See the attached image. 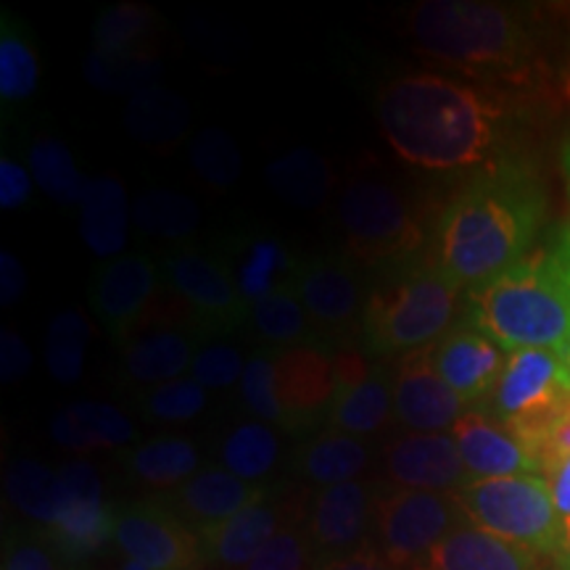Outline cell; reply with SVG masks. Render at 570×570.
Here are the masks:
<instances>
[{
    "label": "cell",
    "mask_w": 570,
    "mask_h": 570,
    "mask_svg": "<svg viewBox=\"0 0 570 570\" xmlns=\"http://www.w3.org/2000/svg\"><path fill=\"white\" fill-rule=\"evenodd\" d=\"M531 122L518 92L465 77L404 75L377 92V125L399 159L425 173H481L515 159Z\"/></svg>",
    "instance_id": "obj_1"
},
{
    "label": "cell",
    "mask_w": 570,
    "mask_h": 570,
    "mask_svg": "<svg viewBox=\"0 0 570 570\" xmlns=\"http://www.w3.org/2000/svg\"><path fill=\"white\" fill-rule=\"evenodd\" d=\"M547 217L531 161L508 159L473 173L431 227V262L465 294L529 256Z\"/></svg>",
    "instance_id": "obj_2"
},
{
    "label": "cell",
    "mask_w": 570,
    "mask_h": 570,
    "mask_svg": "<svg viewBox=\"0 0 570 570\" xmlns=\"http://www.w3.org/2000/svg\"><path fill=\"white\" fill-rule=\"evenodd\" d=\"M410 32L428 59L465 80L518 92L547 71L541 21L533 11L483 0H425L410 13Z\"/></svg>",
    "instance_id": "obj_3"
},
{
    "label": "cell",
    "mask_w": 570,
    "mask_h": 570,
    "mask_svg": "<svg viewBox=\"0 0 570 570\" xmlns=\"http://www.w3.org/2000/svg\"><path fill=\"white\" fill-rule=\"evenodd\" d=\"M465 323L508 354L518 348L562 352L570 344V225L483 288L470 291Z\"/></svg>",
    "instance_id": "obj_4"
},
{
    "label": "cell",
    "mask_w": 570,
    "mask_h": 570,
    "mask_svg": "<svg viewBox=\"0 0 570 570\" xmlns=\"http://www.w3.org/2000/svg\"><path fill=\"white\" fill-rule=\"evenodd\" d=\"M460 296V285L449 281L431 256L389 267V275L367 294L360 327L365 354L404 356L439 344L452 331Z\"/></svg>",
    "instance_id": "obj_5"
},
{
    "label": "cell",
    "mask_w": 570,
    "mask_h": 570,
    "mask_svg": "<svg viewBox=\"0 0 570 570\" xmlns=\"http://www.w3.org/2000/svg\"><path fill=\"white\" fill-rule=\"evenodd\" d=\"M346 248L365 267H396L415 259L428 230L415 198L383 177H354L338 198Z\"/></svg>",
    "instance_id": "obj_6"
},
{
    "label": "cell",
    "mask_w": 570,
    "mask_h": 570,
    "mask_svg": "<svg viewBox=\"0 0 570 570\" xmlns=\"http://www.w3.org/2000/svg\"><path fill=\"white\" fill-rule=\"evenodd\" d=\"M454 499L475 529L554 560L566 552L568 537L544 475L470 481Z\"/></svg>",
    "instance_id": "obj_7"
},
{
    "label": "cell",
    "mask_w": 570,
    "mask_h": 570,
    "mask_svg": "<svg viewBox=\"0 0 570 570\" xmlns=\"http://www.w3.org/2000/svg\"><path fill=\"white\" fill-rule=\"evenodd\" d=\"M568 394L570 373L562 352L518 348L508 354V365L483 412L508 425L537 460L541 441L566 412Z\"/></svg>",
    "instance_id": "obj_8"
},
{
    "label": "cell",
    "mask_w": 570,
    "mask_h": 570,
    "mask_svg": "<svg viewBox=\"0 0 570 570\" xmlns=\"http://www.w3.org/2000/svg\"><path fill=\"white\" fill-rule=\"evenodd\" d=\"M377 550L396 566L412 570L449 533L468 523L454 494L396 489L375 497Z\"/></svg>",
    "instance_id": "obj_9"
},
{
    "label": "cell",
    "mask_w": 570,
    "mask_h": 570,
    "mask_svg": "<svg viewBox=\"0 0 570 570\" xmlns=\"http://www.w3.org/2000/svg\"><path fill=\"white\" fill-rule=\"evenodd\" d=\"M61 508L48 525V541L67 560L96 554L117 531V512L104 502L101 479L88 460L67 462L59 470Z\"/></svg>",
    "instance_id": "obj_10"
},
{
    "label": "cell",
    "mask_w": 570,
    "mask_h": 570,
    "mask_svg": "<svg viewBox=\"0 0 570 570\" xmlns=\"http://www.w3.org/2000/svg\"><path fill=\"white\" fill-rule=\"evenodd\" d=\"M164 277L173 294L194 312L198 325L209 331H235L252 315L230 269L198 248L180 246L164 259Z\"/></svg>",
    "instance_id": "obj_11"
},
{
    "label": "cell",
    "mask_w": 570,
    "mask_h": 570,
    "mask_svg": "<svg viewBox=\"0 0 570 570\" xmlns=\"http://www.w3.org/2000/svg\"><path fill=\"white\" fill-rule=\"evenodd\" d=\"M114 541L148 570H198L204 550L198 533L169 504L138 502L117 515Z\"/></svg>",
    "instance_id": "obj_12"
},
{
    "label": "cell",
    "mask_w": 570,
    "mask_h": 570,
    "mask_svg": "<svg viewBox=\"0 0 570 570\" xmlns=\"http://www.w3.org/2000/svg\"><path fill=\"white\" fill-rule=\"evenodd\" d=\"M159 294V269L148 256L125 254L96 269L90 306L106 331L125 341L151 315Z\"/></svg>",
    "instance_id": "obj_13"
},
{
    "label": "cell",
    "mask_w": 570,
    "mask_h": 570,
    "mask_svg": "<svg viewBox=\"0 0 570 570\" xmlns=\"http://www.w3.org/2000/svg\"><path fill=\"white\" fill-rule=\"evenodd\" d=\"M391 386L394 417L410 433H446L470 410L433 367L431 346L399 356Z\"/></svg>",
    "instance_id": "obj_14"
},
{
    "label": "cell",
    "mask_w": 570,
    "mask_h": 570,
    "mask_svg": "<svg viewBox=\"0 0 570 570\" xmlns=\"http://www.w3.org/2000/svg\"><path fill=\"white\" fill-rule=\"evenodd\" d=\"M294 291L302 298L315 331L327 338L348 336L360 331L367 296L356 273L336 259H309L298 265Z\"/></svg>",
    "instance_id": "obj_15"
},
{
    "label": "cell",
    "mask_w": 570,
    "mask_h": 570,
    "mask_svg": "<svg viewBox=\"0 0 570 570\" xmlns=\"http://www.w3.org/2000/svg\"><path fill=\"white\" fill-rule=\"evenodd\" d=\"M383 468L399 489L458 494L468 483L465 462L452 433H402L383 449Z\"/></svg>",
    "instance_id": "obj_16"
},
{
    "label": "cell",
    "mask_w": 570,
    "mask_h": 570,
    "mask_svg": "<svg viewBox=\"0 0 570 570\" xmlns=\"http://www.w3.org/2000/svg\"><path fill=\"white\" fill-rule=\"evenodd\" d=\"M275 389L288 428H306L331 415L338 394L333 354L315 344L281 348L275 354Z\"/></svg>",
    "instance_id": "obj_17"
},
{
    "label": "cell",
    "mask_w": 570,
    "mask_h": 570,
    "mask_svg": "<svg viewBox=\"0 0 570 570\" xmlns=\"http://www.w3.org/2000/svg\"><path fill=\"white\" fill-rule=\"evenodd\" d=\"M338 375V394L331 407V428L348 436H370L383 431L394 417V386L389 375L370 367L367 356L356 348L333 354Z\"/></svg>",
    "instance_id": "obj_18"
},
{
    "label": "cell",
    "mask_w": 570,
    "mask_h": 570,
    "mask_svg": "<svg viewBox=\"0 0 570 570\" xmlns=\"http://www.w3.org/2000/svg\"><path fill=\"white\" fill-rule=\"evenodd\" d=\"M433 367L470 410L487 404L508 365V352L475 325H454L439 344L431 346Z\"/></svg>",
    "instance_id": "obj_19"
},
{
    "label": "cell",
    "mask_w": 570,
    "mask_h": 570,
    "mask_svg": "<svg viewBox=\"0 0 570 570\" xmlns=\"http://www.w3.org/2000/svg\"><path fill=\"white\" fill-rule=\"evenodd\" d=\"M452 436L465 462L468 483L510 479V475H541L539 462L523 446V441L489 412L468 410L452 428Z\"/></svg>",
    "instance_id": "obj_20"
},
{
    "label": "cell",
    "mask_w": 570,
    "mask_h": 570,
    "mask_svg": "<svg viewBox=\"0 0 570 570\" xmlns=\"http://www.w3.org/2000/svg\"><path fill=\"white\" fill-rule=\"evenodd\" d=\"M262 499H267V489L259 483L238 479L225 468H206L169 494V510L183 515L185 523L198 533L225 523Z\"/></svg>",
    "instance_id": "obj_21"
},
{
    "label": "cell",
    "mask_w": 570,
    "mask_h": 570,
    "mask_svg": "<svg viewBox=\"0 0 570 570\" xmlns=\"http://www.w3.org/2000/svg\"><path fill=\"white\" fill-rule=\"evenodd\" d=\"M370 512H375V497L367 483L348 481L327 487L315 497L309 512V541L317 552L348 554L360 550L370 529Z\"/></svg>",
    "instance_id": "obj_22"
},
{
    "label": "cell",
    "mask_w": 570,
    "mask_h": 570,
    "mask_svg": "<svg viewBox=\"0 0 570 570\" xmlns=\"http://www.w3.org/2000/svg\"><path fill=\"white\" fill-rule=\"evenodd\" d=\"M412 570H544L539 554L510 541L494 537V533L475 529V525H460L441 541L433 552H428Z\"/></svg>",
    "instance_id": "obj_23"
},
{
    "label": "cell",
    "mask_w": 570,
    "mask_h": 570,
    "mask_svg": "<svg viewBox=\"0 0 570 570\" xmlns=\"http://www.w3.org/2000/svg\"><path fill=\"white\" fill-rule=\"evenodd\" d=\"M277 531H281V510L267 499H262L225 523L198 531L204 562L238 570L246 568Z\"/></svg>",
    "instance_id": "obj_24"
},
{
    "label": "cell",
    "mask_w": 570,
    "mask_h": 570,
    "mask_svg": "<svg viewBox=\"0 0 570 570\" xmlns=\"http://www.w3.org/2000/svg\"><path fill=\"white\" fill-rule=\"evenodd\" d=\"M235 285L248 306H254L262 298L275 294L281 288H291L298 273V262L283 240L269 238V235H256L235 244L230 265Z\"/></svg>",
    "instance_id": "obj_25"
},
{
    "label": "cell",
    "mask_w": 570,
    "mask_h": 570,
    "mask_svg": "<svg viewBox=\"0 0 570 570\" xmlns=\"http://www.w3.org/2000/svg\"><path fill=\"white\" fill-rule=\"evenodd\" d=\"M51 433L71 452L119 449L135 441V423L104 402H75L51 420Z\"/></svg>",
    "instance_id": "obj_26"
},
{
    "label": "cell",
    "mask_w": 570,
    "mask_h": 570,
    "mask_svg": "<svg viewBox=\"0 0 570 570\" xmlns=\"http://www.w3.org/2000/svg\"><path fill=\"white\" fill-rule=\"evenodd\" d=\"M130 206L122 183L114 177L90 180L80 202V235L96 256H117L127 244Z\"/></svg>",
    "instance_id": "obj_27"
},
{
    "label": "cell",
    "mask_w": 570,
    "mask_h": 570,
    "mask_svg": "<svg viewBox=\"0 0 570 570\" xmlns=\"http://www.w3.org/2000/svg\"><path fill=\"white\" fill-rule=\"evenodd\" d=\"M194 356V346L185 333L175 327H151L127 341L125 370L132 381L161 386L190 373Z\"/></svg>",
    "instance_id": "obj_28"
},
{
    "label": "cell",
    "mask_w": 570,
    "mask_h": 570,
    "mask_svg": "<svg viewBox=\"0 0 570 570\" xmlns=\"http://www.w3.org/2000/svg\"><path fill=\"white\" fill-rule=\"evenodd\" d=\"M190 125V109L183 96L175 90L148 88L132 96L125 106V127L138 142L154 148L173 146L188 132Z\"/></svg>",
    "instance_id": "obj_29"
},
{
    "label": "cell",
    "mask_w": 570,
    "mask_h": 570,
    "mask_svg": "<svg viewBox=\"0 0 570 570\" xmlns=\"http://www.w3.org/2000/svg\"><path fill=\"white\" fill-rule=\"evenodd\" d=\"M367 462L370 449L365 441L336 431V428L320 433L298 454V468H302L304 479L323 489L356 481V475L367 468Z\"/></svg>",
    "instance_id": "obj_30"
},
{
    "label": "cell",
    "mask_w": 570,
    "mask_h": 570,
    "mask_svg": "<svg viewBox=\"0 0 570 570\" xmlns=\"http://www.w3.org/2000/svg\"><path fill=\"white\" fill-rule=\"evenodd\" d=\"M333 175L327 161L312 148H294L267 167V185L285 204L315 209L327 198Z\"/></svg>",
    "instance_id": "obj_31"
},
{
    "label": "cell",
    "mask_w": 570,
    "mask_h": 570,
    "mask_svg": "<svg viewBox=\"0 0 570 570\" xmlns=\"http://www.w3.org/2000/svg\"><path fill=\"white\" fill-rule=\"evenodd\" d=\"M127 468L140 483L156 489H177L196 475L198 452L188 439L159 436L135 446L127 454Z\"/></svg>",
    "instance_id": "obj_32"
},
{
    "label": "cell",
    "mask_w": 570,
    "mask_h": 570,
    "mask_svg": "<svg viewBox=\"0 0 570 570\" xmlns=\"http://www.w3.org/2000/svg\"><path fill=\"white\" fill-rule=\"evenodd\" d=\"M40 80V61L32 32L24 21L6 11L0 19V98L3 104L27 101Z\"/></svg>",
    "instance_id": "obj_33"
},
{
    "label": "cell",
    "mask_w": 570,
    "mask_h": 570,
    "mask_svg": "<svg viewBox=\"0 0 570 570\" xmlns=\"http://www.w3.org/2000/svg\"><path fill=\"white\" fill-rule=\"evenodd\" d=\"M132 223L146 235L180 244L198 230L202 209L190 196L169 188H151L132 204Z\"/></svg>",
    "instance_id": "obj_34"
},
{
    "label": "cell",
    "mask_w": 570,
    "mask_h": 570,
    "mask_svg": "<svg viewBox=\"0 0 570 570\" xmlns=\"http://www.w3.org/2000/svg\"><path fill=\"white\" fill-rule=\"evenodd\" d=\"M85 77L92 88L104 92H127V96H138V92L156 88L161 77V61L148 51L135 53H101L92 51L85 61Z\"/></svg>",
    "instance_id": "obj_35"
},
{
    "label": "cell",
    "mask_w": 570,
    "mask_h": 570,
    "mask_svg": "<svg viewBox=\"0 0 570 570\" xmlns=\"http://www.w3.org/2000/svg\"><path fill=\"white\" fill-rule=\"evenodd\" d=\"M281 458V441L277 433L267 423H240L227 433L223 446H219V460L223 468L248 483L265 479Z\"/></svg>",
    "instance_id": "obj_36"
},
{
    "label": "cell",
    "mask_w": 570,
    "mask_h": 570,
    "mask_svg": "<svg viewBox=\"0 0 570 570\" xmlns=\"http://www.w3.org/2000/svg\"><path fill=\"white\" fill-rule=\"evenodd\" d=\"M32 180L56 204H80L90 180L77 169L75 156L59 138H38L30 148Z\"/></svg>",
    "instance_id": "obj_37"
},
{
    "label": "cell",
    "mask_w": 570,
    "mask_h": 570,
    "mask_svg": "<svg viewBox=\"0 0 570 570\" xmlns=\"http://www.w3.org/2000/svg\"><path fill=\"white\" fill-rule=\"evenodd\" d=\"M11 502L24 512L27 518L38 520L48 529L59 515L61 508V483L59 473L48 470L38 460H17L6 475Z\"/></svg>",
    "instance_id": "obj_38"
},
{
    "label": "cell",
    "mask_w": 570,
    "mask_h": 570,
    "mask_svg": "<svg viewBox=\"0 0 570 570\" xmlns=\"http://www.w3.org/2000/svg\"><path fill=\"white\" fill-rule=\"evenodd\" d=\"M156 13L140 3H117L106 9L92 27V42L101 53H135L148 51L146 40L151 38Z\"/></svg>",
    "instance_id": "obj_39"
},
{
    "label": "cell",
    "mask_w": 570,
    "mask_h": 570,
    "mask_svg": "<svg viewBox=\"0 0 570 570\" xmlns=\"http://www.w3.org/2000/svg\"><path fill=\"white\" fill-rule=\"evenodd\" d=\"M252 320L256 333L273 346H298L309 336L312 323L306 315L302 298L296 296L294 285L269 294L252 306Z\"/></svg>",
    "instance_id": "obj_40"
},
{
    "label": "cell",
    "mask_w": 570,
    "mask_h": 570,
    "mask_svg": "<svg viewBox=\"0 0 570 570\" xmlns=\"http://www.w3.org/2000/svg\"><path fill=\"white\" fill-rule=\"evenodd\" d=\"M90 341V323L82 312L61 309L51 320L46 344V362L59 383H77L82 377L85 348Z\"/></svg>",
    "instance_id": "obj_41"
},
{
    "label": "cell",
    "mask_w": 570,
    "mask_h": 570,
    "mask_svg": "<svg viewBox=\"0 0 570 570\" xmlns=\"http://www.w3.org/2000/svg\"><path fill=\"white\" fill-rule=\"evenodd\" d=\"M190 164L212 190L233 188L244 173V156H240L238 142L219 127H206L196 135L190 142Z\"/></svg>",
    "instance_id": "obj_42"
},
{
    "label": "cell",
    "mask_w": 570,
    "mask_h": 570,
    "mask_svg": "<svg viewBox=\"0 0 570 570\" xmlns=\"http://www.w3.org/2000/svg\"><path fill=\"white\" fill-rule=\"evenodd\" d=\"M240 399H244L246 410L259 423L288 428V420H285L283 404L275 389V356L254 354L246 362L244 377H240Z\"/></svg>",
    "instance_id": "obj_43"
},
{
    "label": "cell",
    "mask_w": 570,
    "mask_h": 570,
    "mask_svg": "<svg viewBox=\"0 0 570 570\" xmlns=\"http://www.w3.org/2000/svg\"><path fill=\"white\" fill-rule=\"evenodd\" d=\"M206 407V389L198 386L196 381H177L154 386L151 394L146 396V412L151 420L159 423H188L198 417Z\"/></svg>",
    "instance_id": "obj_44"
},
{
    "label": "cell",
    "mask_w": 570,
    "mask_h": 570,
    "mask_svg": "<svg viewBox=\"0 0 570 570\" xmlns=\"http://www.w3.org/2000/svg\"><path fill=\"white\" fill-rule=\"evenodd\" d=\"M246 362L240 356L238 348L227 344H212L202 348L194 356V365H190V381H196L204 389H230L233 383H238L244 377Z\"/></svg>",
    "instance_id": "obj_45"
},
{
    "label": "cell",
    "mask_w": 570,
    "mask_h": 570,
    "mask_svg": "<svg viewBox=\"0 0 570 570\" xmlns=\"http://www.w3.org/2000/svg\"><path fill=\"white\" fill-rule=\"evenodd\" d=\"M309 544L294 525H281V531L262 547V552L240 570H306Z\"/></svg>",
    "instance_id": "obj_46"
},
{
    "label": "cell",
    "mask_w": 570,
    "mask_h": 570,
    "mask_svg": "<svg viewBox=\"0 0 570 570\" xmlns=\"http://www.w3.org/2000/svg\"><path fill=\"white\" fill-rule=\"evenodd\" d=\"M32 183V175L19 161L9 159V156L0 159V206L6 212L19 209V206L30 202Z\"/></svg>",
    "instance_id": "obj_47"
},
{
    "label": "cell",
    "mask_w": 570,
    "mask_h": 570,
    "mask_svg": "<svg viewBox=\"0 0 570 570\" xmlns=\"http://www.w3.org/2000/svg\"><path fill=\"white\" fill-rule=\"evenodd\" d=\"M32 367V354L21 341L19 333H13L6 327L0 333V377L3 383H17L19 377H24Z\"/></svg>",
    "instance_id": "obj_48"
},
{
    "label": "cell",
    "mask_w": 570,
    "mask_h": 570,
    "mask_svg": "<svg viewBox=\"0 0 570 570\" xmlns=\"http://www.w3.org/2000/svg\"><path fill=\"white\" fill-rule=\"evenodd\" d=\"M3 570H59V566L40 541H13L6 552Z\"/></svg>",
    "instance_id": "obj_49"
},
{
    "label": "cell",
    "mask_w": 570,
    "mask_h": 570,
    "mask_svg": "<svg viewBox=\"0 0 570 570\" xmlns=\"http://www.w3.org/2000/svg\"><path fill=\"white\" fill-rule=\"evenodd\" d=\"M320 570H407L396 562H391L377 547H360V550L331 558Z\"/></svg>",
    "instance_id": "obj_50"
},
{
    "label": "cell",
    "mask_w": 570,
    "mask_h": 570,
    "mask_svg": "<svg viewBox=\"0 0 570 570\" xmlns=\"http://www.w3.org/2000/svg\"><path fill=\"white\" fill-rule=\"evenodd\" d=\"M27 291V273L17 254L0 252V302L6 306L17 304Z\"/></svg>",
    "instance_id": "obj_51"
},
{
    "label": "cell",
    "mask_w": 570,
    "mask_h": 570,
    "mask_svg": "<svg viewBox=\"0 0 570 570\" xmlns=\"http://www.w3.org/2000/svg\"><path fill=\"white\" fill-rule=\"evenodd\" d=\"M547 483H550L554 510H558L562 529H566V537L570 541V454L560 462L558 468L547 475Z\"/></svg>",
    "instance_id": "obj_52"
},
{
    "label": "cell",
    "mask_w": 570,
    "mask_h": 570,
    "mask_svg": "<svg viewBox=\"0 0 570 570\" xmlns=\"http://www.w3.org/2000/svg\"><path fill=\"white\" fill-rule=\"evenodd\" d=\"M560 164H562V175H566V188H568V202H570V135H568V140L562 142Z\"/></svg>",
    "instance_id": "obj_53"
},
{
    "label": "cell",
    "mask_w": 570,
    "mask_h": 570,
    "mask_svg": "<svg viewBox=\"0 0 570 570\" xmlns=\"http://www.w3.org/2000/svg\"><path fill=\"white\" fill-rule=\"evenodd\" d=\"M558 570H570V541H568L566 552H562V558L558 560Z\"/></svg>",
    "instance_id": "obj_54"
},
{
    "label": "cell",
    "mask_w": 570,
    "mask_h": 570,
    "mask_svg": "<svg viewBox=\"0 0 570 570\" xmlns=\"http://www.w3.org/2000/svg\"><path fill=\"white\" fill-rule=\"evenodd\" d=\"M122 570H148V568H146V566H140V562H135V560H130V562H127V566H125Z\"/></svg>",
    "instance_id": "obj_55"
},
{
    "label": "cell",
    "mask_w": 570,
    "mask_h": 570,
    "mask_svg": "<svg viewBox=\"0 0 570 570\" xmlns=\"http://www.w3.org/2000/svg\"><path fill=\"white\" fill-rule=\"evenodd\" d=\"M562 360H566V367H568V373H570V344L562 348Z\"/></svg>",
    "instance_id": "obj_56"
},
{
    "label": "cell",
    "mask_w": 570,
    "mask_h": 570,
    "mask_svg": "<svg viewBox=\"0 0 570 570\" xmlns=\"http://www.w3.org/2000/svg\"><path fill=\"white\" fill-rule=\"evenodd\" d=\"M566 412L570 415V394H568V402H566Z\"/></svg>",
    "instance_id": "obj_57"
}]
</instances>
